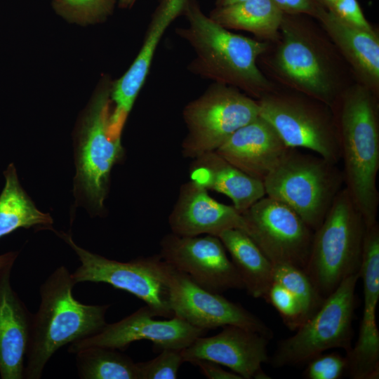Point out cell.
Segmentation results:
<instances>
[{
	"label": "cell",
	"instance_id": "6da1fadb",
	"mask_svg": "<svg viewBox=\"0 0 379 379\" xmlns=\"http://www.w3.org/2000/svg\"><path fill=\"white\" fill-rule=\"evenodd\" d=\"M182 15L188 26L175 31L194 51L190 72L259 99L266 95L269 82L256 60L267 44L230 32L206 15L197 0H187Z\"/></svg>",
	"mask_w": 379,
	"mask_h": 379
},
{
	"label": "cell",
	"instance_id": "7a4b0ae2",
	"mask_svg": "<svg viewBox=\"0 0 379 379\" xmlns=\"http://www.w3.org/2000/svg\"><path fill=\"white\" fill-rule=\"evenodd\" d=\"M77 284L64 266L56 268L39 288L40 304L32 315L24 378L39 379L62 347L99 332L110 305H86L73 295Z\"/></svg>",
	"mask_w": 379,
	"mask_h": 379
},
{
	"label": "cell",
	"instance_id": "3957f363",
	"mask_svg": "<svg viewBox=\"0 0 379 379\" xmlns=\"http://www.w3.org/2000/svg\"><path fill=\"white\" fill-rule=\"evenodd\" d=\"M337 126L345 187L361 213L366 227L377 222L379 193V123L371 91L357 87L331 107Z\"/></svg>",
	"mask_w": 379,
	"mask_h": 379
},
{
	"label": "cell",
	"instance_id": "277c9868",
	"mask_svg": "<svg viewBox=\"0 0 379 379\" xmlns=\"http://www.w3.org/2000/svg\"><path fill=\"white\" fill-rule=\"evenodd\" d=\"M112 81H101L79 123L75 142L74 193L94 215L105 213L110 174L124 156L121 136L110 127Z\"/></svg>",
	"mask_w": 379,
	"mask_h": 379
},
{
	"label": "cell",
	"instance_id": "5b68a950",
	"mask_svg": "<svg viewBox=\"0 0 379 379\" xmlns=\"http://www.w3.org/2000/svg\"><path fill=\"white\" fill-rule=\"evenodd\" d=\"M366 229L361 213L344 187L314 232L303 269L323 300L345 279L360 274Z\"/></svg>",
	"mask_w": 379,
	"mask_h": 379
},
{
	"label": "cell",
	"instance_id": "8992f818",
	"mask_svg": "<svg viewBox=\"0 0 379 379\" xmlns=\"http://www.w3.org/2000/svg\"><path fill=\"white\" fill-rule=\"evenodd\" d=\"M266 196L288 206L314 232L345 187L337 164L289 148L263 180Z\"/></svg>",
	"mask_w": 379,
	"mask_h": 379
},
{
	"label": "cell",
	"instance_id": "52a82bcc",
	"mask_svg": "<svg viewBox=\"0 0 379 379\" xmlns=\"http://www.w3.org/2000/svg\"><path fill=\"white\" fill-rule=\"evenodd\" d=\"M74 251L81 265L72 273L76 284L105 283L142 300L156 317H173L169 303L173 267L159 254L119 262L77 245L69 234L55 232Z\"/></svg>",
	"mask_w": 379,
	"mask_h": 379
},
{
	"label": "cell",
	"instance_id": "ba28073f",
	"mask_svg": "<svg viewBox=\"0 0 379 379\" xmlns=\"http://www.w3.org/2000/svg\"><path fill=\"white\" fill-rule=\"evenodd\" d=\"M359 277L357 273L345 279L293 335L279 343L270 360L274 367L299 365L329 349L350 351L355 288Z\"/></svg>",
	"mask_w": 379,
	"mask_h": 379
},
{
	"label": "cell",
	"instance_id": "9c48e42d",
	"mask_svg": "<svg viewBox=\"0 0 379 379\" xmlns=\"http://www.w3.org/2000/svg\"><path fill=\"white\" fill-rule=\"evenodd\" d=\"M258 117V100L234 87L212 84L182 110L187 128L181 144L183 157L194 159L215 151L237 130Z\"/></svg>",
	"mask_w": 379,
	"mask_h": 379
},
{
	"label": "cell",
	"instance_id": "30bf717a",
	"mask_svg": "<svg viewBox=\"0 0 379 379\" xmlns=\"http://www.w3.org/2000/svg\"><path fill=\"white\" fill-rule=\"evenodd\" d=\"M259 116L290 148H304L338 164L340 148L330 106L290 97L265 95L258 100Z\"/></svg>",
	"mask_w": 379,
	"mask_h": 379
},
{
	"label": "cell",
	"instance_id": "8fae6325",
	"mask_svg": "<svg viewBox=\"0 0 379 379\" xmlns=\"http://www.w3.org/2000/svg\"><path fill=\"white\" fill-rule=\"evenodd\" d=\"M246 233L273 265L304 269L314 231L286 204L265 196L241 213Z\"/></svg>",
	"mask_w": 379,
	"mask_h": 379
},
{
	"label": "cell",
	"instance_id": "7c38bea8",
	"mask_svg": "<svg viewBox=\"0 0 379 379\" xmlns=\"http://www.w3.org/2000/svg\"><path fill=\"white\" fill-rule=\"evenodd\" d=\"M159 254L173 268L210 291L221 293L230 289L244 288L218 237H185L171 232L161 239Z\"/></svg>",
	"mask_w": 379,
	"mask_h": 379
},
{
	"label": "cell",
	"instance_id": "4fadbf2b",
	"mask_svg": "<svg viewBox=\"0 0 379 379\" xmlns=\"http://www.w3.org/2000/svg\"><path fill=\"white\" fill-rule=\"evenodd\" d=\"M169 303L174 317L205 331L231 325L260 333L270 339L272 337L270 328L241 305L200 286L173 267Z\"/></svg>",
	"mask_w": 379,
	"mask_h": 379
},
{
	"label": "cell",
	"instance_id": "5bb4252c",
	"mask_svg": "<svg viewBox=\"0 0 379 379\" xmlns=\"http://www.w3.org/2000/svg\"><path fill=\"white\" fill-rule=\"evenodd\" d=\"M153 311L145 305L113 324H107L99 332L69 344L68 352H77L91 347L125 350L138 340H150L157 350L185 349L207 331L197 328L173 317L157 320Z\"/></svg>",
	"mask_w": 379,
	"mask_h": 379
},
{
	"label": "cell",
	"instance_id": "9a60e30c",
	"mask_svg": "<svg viewBox=\"0 0 379 379\" xmlns=\"http://www.w3.org/2000/svg\"><path fill=\"white\" fill-rule=\"evenodd\" d=\"M360 277L364 284V310L358 339L346 354V373L353 379L379 376V332L376 308L379 300V225L366 227Z\"/></svg>",
	"mask_w": 379,
	"mask_h": 379
},
{
	"label": "cell",
	"instance_id": "2e32d148",
	"mask_svg": "<svg viewBox=\"0 0 379 379\" xmlns=\"http://www.w3.org/2000/svg\"><path fill=\"white\" fill-rule=\"evenodd\" d=\"M265 335L237 326H225L216 335L196 338L181 350L185 362L204 359L230 368L243 379H267L262 370L268 361Z\"/></svg>",
	"mask_w": 379,
	"mask_h": 379
},
{
	"label": "cell",
	"instance_id": "e0dca14e",
	"mask_svg": "<svg viewBox=\"0 0 379 379\" xmlns=\"http://www.w3.org/2000/svg\"><path fill=\"white\" fill-rule=\"evenodd\" d=\"M281 44L275 57L279 73L292 86L330 107L335 100V89L330 71L318 51L284 13L281 27Z\"/></svg>",
	"mask_w": 379,
	"mask_h": 379
},
{
	"label": "cell",
	"instance_id": "ac0fdd59",
	"mask_svg": "<svg viewBox=\"0 0 379 379\" xmlns=\"http://www.w3.org/2000/svg\"><path fill=\"white\" fill-rule=\"evenodd\" d=\"M187 0H160L145 34L140 50L128 70L112 82L110 121L121 131L135 101L149 74L154 55L170 25L182 15Z\"/></svg>",
	"mask_w": 379,
	"mask_h": 379
},
{
	"label": "cell",
	"instance_id": "d6986e66",
	"mask_svg": "<svg viewBox=\"0 0 379 379\" xmlns=\"http://www.w3.org/2000/svg\"><path fill=\"white\" fill-rule=\"evenodd\" d=\"M171 232L185 237H218L230 229L246 232L244 217L234 206L218 202L208 190L189 180L183 183L168 216Z\"/></svg>",
	"mask_w": 379,
	"mask_h": 379
},
{
	"label": "cell",
	"instance_id": "ffe728a7",
	"mask_svg": "<svg viewBox=\"0 0 379 379\" xmlns=\"http://www.w3.org/2000/svg\"><path fill=\"white\" fill-rule=\"evenodd\" d=\"M289 148L259 116L237 130L215 152L245 173L263 181Z\"/></svg>",
	"mask_w": 379,
	"mask_h": 379
},
{
	"label": "cell",
	"instance_id": "44dd1931",
	"mask_svg": "<svg viewBox=\"0 0 379 379\" xmlns=\"http://www.w3.org/2000/svg\"><path fill=\"white\" fill-rule=\"evenodd\" d=\"M11 270L0 274V376L22 379L32 314L11 286Z\"/></svg>",
	"mask_w": 379,
	"mask_h": 379
},
{
	"label": "cell",
	"instance_id": "7402d4cb",
	"mask_svg": "<svg viewBox=\"0 0 379 379\" xmlns=\"http://www.w3.org/2000/svg\"><path fill=\"white\" fill-rule=\"evenodd\" d=\"M190 178L207 190L227 196L240 213L266 196L263 181L245 173L215 151L193 159Z\"/></svg>",
	"mask_w": 379,
	"mask_h": 379
},
{
	"label": "cell",
	"instance_id": "603a6c76",
	"mask_svg": "<svg viewBox=\"0 0 379 379\" xmlns=\"http://www.w3.org/2000/svg\"><path fill=\"white\" fill-rule=\"evenodd\" d=\"M316 18L366 87L375 91L379 84V40L375 32L344 22L325 6Z\"/></svg>",
	"mask_w": 379,
	"mask_h": 379
},
{
	"label": "cell",
	"instance_id": "cb8c5ba5",
	"mask_svg": "<svg viewBox=\"0 0 379 379\" xmlns=\"http://www.w3.org/2000/svg\"><path fill=\"white\" fill-rule=\"evenodd\" d=\"M218 237L230 255L248 293L255 298L265 299L273 283V264L240 229L227 230Z\"/></svg>",
	"mask_w": 379,
	"mask_h": 379
},
{
	"label": "cell",
	"instance_id": "d4e9b609",
	"mask_svg": "<svg viewBox=\"0 0 379 379\" xmlns=\"http://www.w3.org/2000/svg\"><path fill=\"white\" fill-rule=\"evenodd\" d=\"M208 16L227 29L244 30L260 38L272 39L281 27L284 13L273 0H246L215 6Z\"/></svg>",
	"mask_w": 379,
	"mask_h": 379
},
{
	"label": "cell",
	"instance_id": "484cf974",
	"mask_svg": "<svg viewBox=\"0 0 379 379\" xmlns=\"http://www.w3.org/2000/svg\"><path fill=\"white\" fill-rule=\"evenodd\" d=\"M4 177L0 194V238L20 228L52 229V217L36 207L22 187L13 164L4 171Z\"/></svg>",
	"mask_w": 379,
	"mask_h": 379
},
{
	"label": "cell",
	"instance_id": "4316f807",
	"mask_svg": "<svg viewBox=\"0 0 379 379\" xmlns=\"http://www.w3.org/2000/svg\"><path fill=\"white\" fill-rule=\"evenodd\" d=\"M75 355L81 379H140L138 363L117 350L91 347Z\"/></svg>",
	"mask_w": 379,
	"mask_h": 379
},
{
	"label": "cell",
	"instance_id": "83f0119b",
	"mask_svg": "<svg viewBox=\"0 0 379 379\" xmlns=\"http://www.w3.org/2000/svg\"><path fill=\"white\" fill-rule=\"evenodd\" d=\"M273 265V281L284 286L296 298L305 321L317 312L324 300L318 295L302 269L287 264Z\"/></svg>",
	"mask_w": 379,
	"mask_h": 379
},
{
	"label": "cell",
	"instance_id": "f1b7e54d",
	"mask_svg": "<svg viewBox=\"0 0 379 379\" xmlns=\"http://www.w3.org/2000/svg\"><path fill=\"white\" fill-rule=\"evenodd\" d=\"M118 0H53L56 13L70 22L81 25L105 21Z\"/></svg>",
	"mask_w": 379,
	"mask_h": 379
},
{
	"label": "cell",
	"instance_id": "f546056e",
	"mask_svg": "<svg viewBox=\"0 0 379 379\" xmlns=\"http://www.w3.org/2000/svg\"><path fill=\"white\" fill-rule=\"evenodd\" d=\"M183 362L180 350L164 349L155 358L138 363L140 379H175Z\"/></svg>",
	"mask_w": 379,
	"mask_h": 379
},
{
	"label": "cell",
	"instance_id": "4dcf8cb0",
	"mask_svg": "<svg viewBox=\"0 0 379 379\" xmlns=\"http://www.w3.org/2000/svg\"><path fill=\"white\" fill-rule=\"evenodd\" d=\"M278 311L286 326L295 331L302 323L304 317L301 307L293 295L281 284L273 281L266 297Z\"/></svg>",
	"mask_w": 379,
	"mask_h": 379
},
{
	"label": "cell",
	"instance_id": "1f68e13d",
	"mask_svg": "<svg viewBox=\"0 0 379 379\" xmlns=\"http://www.w3.org/2000/svg\"><path fill=\"white\" fill-rule=\"evenodd\" d=\"M307 363L304 376L308 379H339L347 367L346 357L335 352L321 353Z\"/></svg>",
	"mask_w": 379,
	"mask_h": 379
},
{
	"label": "cell",
	"instance_id": "d6a6232c",
	"mask_svg": "<svg viewBox=\"0 0 379 379\" xmlns=\"http://www.w3.org/2000/svg\"><path fill=\"white\" fill-rule=\"evenodd\" d=\"M344 22L360 29L372 31L357 0H336L326 7Z\"/></svg>",
	"mask_w": 379,
	"mask_h": 379
},
{
	"label": "cell",
	"instance_id": "836d02e7",
	"mask_svg": "<svg viewBox=\"0 0 379 379\" xmlns=\"http://www.w3.org/2000/svg\"><path fill=\"white\" fill-rule=\"evenodd\" d=\"M284 13L307 14L316 17L323 6L319 0H273Z\"/></svg>",
	"mask_w": 379,
	"mask_h": 379
},
{
	"label": "cell",
	"instance_id": "e575fe53",
	"mask_svg": "<svg viewBox=\"0 0 379 379\" xmlns=\"http://www.w3.org/2000/svg\"><path fill=\"white\" fill-rule=\"evenodd\" d=\"M197 366L208 379H243L237 373L223 369L221 365L208 360L200 359L190 362Z\"/></svg>",
	"mask_w": 379,
	"mask_h": 379
},
{
	"label": "cell",
	"instance_id": "d590c367",
	"mask_svg": "<svg viewBox=\"0 0 379 379\" xmlns=\"http://www.w3.org/2000/svg\"><path fill=\"white\" fill-rule=\"evenodd\" d=\"M18 251H10L0 255V274L9 267H13L18 258Z\"/></svg>",
	"mask_w": 379,
	"mask_h": 379
},
{
	"label": "cell",
	"instance_id": "8d00e7d4",
	"mask_svg": "<svg viewBox=\"0 0 379 379\" xmlns=\"http://www.w3.org/2000/svg\"><path fill=\"white\" fill-rule=\"evenodd\" d=\"M246 0H216L215 6H225L244 1Z\"/></svg>",
	"mask_w": 379,
	"mask_h": 379
},
{
	"label": "cell",
	"instance_id": "74e56055",
	"mask_svg": "<svg viewBox=\"0 0 379 379\" xmlns=\"http://www.w3.org/2000/svg\"><path fill=\"white\" fill-rule=\"evenodd\" d=\"M136 0H118L119 6L121 8H130Z\"/></svg>",
	"mask_w": 379,
	"mask_h": 379
},
{
	"label": "cell",
	"instance_id": "f35d334b",
	"mask_svg": "<svg viewBox=\"0 0 379 379\" xmlns=\"http://www.w3.org/2000/svg\"><path fill=\"white\" fill-rule=\"evenodd\" d=\"M336 0H319V1L325 7H328L333 4Z\"/></svg>",
	"mask_w": 379,
	"mask_h": 379
}]
</instances>
